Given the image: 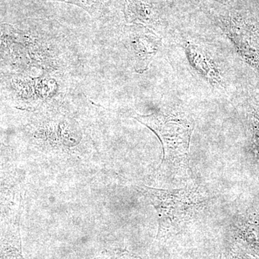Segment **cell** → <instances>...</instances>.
Wrapping results in <instances>:
<instances>
[{"mask_svg":"<svg viewBox=\"0 0 259 259\" xmlns=\"http://www.w3.org/2000/svg\"><path fill=\"white\" fill-rule=\"evenodd\" d=\"M229 42L221 30H170L163 47L170 64L185 88L200 98H228L233 89Z\"/></svg>","mask_w":259,"mask_h":259,"instance_id":"1","label":"cell"},{"mask_svg":"<svg viewBox=\"0 0 259 259\" xmlns=\"http://www.w3.org/2000/svg\"><path fill=\"white\" fill-rule=\"evenodd\" d=\"M157 136L163 148L161 165L189 163L191 138L195 120L190 112L178 107L163 106L149 115L134 117Z\"/></svg>","mask_w":259,"mask_h":259,"instance_id":"2","label":"cell"},{"mask_svg":"<svg viewBox=\"0 0 259 259\" xmlns=\"http://www.w3.org/2000/svg\"><path fill=\"white\" fill-rule=\"evenodd\" d=\"M214 16L216 25L237 55L259 72L258 18L236 8H229Z\"/></svg>","mask_w":259,"mask_h":259,"instance_id":"3","label":"cell"},{"mask_svg":"<svg viewBox=\"0 0 259 259\" xmlns=\"http://www.w3.org/2000/svg\"><path fill=\"white\" fill-rule=\"evenodd\" d=\"M141 190L157 211L159 233L190 221L202 204L195 192L187 189L158 190L144 186Z\"/></svg>","mask_w":259,"mask_h":259,"instance_id":"4","label":"cell"},{"mask_svg":"<svg viewBox=\"0 0 259 259\" xmlns=\"http://www.w3.org/2000/svg\"><path fill=\"white\" fill-rule=\"evenodd\" d=\"M163 38L155 32L148 31L144 35L135 37L131 45L136 60V68L141 71L147 69L153 58L161 50Z\"/></svg>","mask_w":259,"mask_h":259,"instance_id":"5","label":"cell"},{"mask_svg":"<svg viewBox=\"0 0 259 259\" xmlns=\"http://www.w3.org/2000/svg\"><path fill=\"white\" fill-rule=\"evenodd\" d=\"M240 236L245 245L259 255V214L245 218L241 223Z\"/></svg>","mask_w":259,"mask_h":259,"instance_id":"6","label":"cell"},{"mask_svg":"<svg viewBox=\"0 0 259 259\" xmlns=\"http://www.w3.org/2000/svg\"><path fill=\"white\" fill-rule=\"evenodd\" d=\"M247 113L251 131L253 148L259 158V102H252Z\"/></svg>","mask_w":259,"mask_h":259,"instance_id":"7","label":"cell"}]
</instances>
